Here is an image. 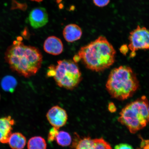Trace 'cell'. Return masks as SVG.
Returning a JSON list of instances; mask_svg holds the SVG:
<instances>
[{
  "label": "cell",
  "instance_id": "7",
  "mask_svg": "<svg viewBox=\"0 0 149 149\" xmlns=\"http://www.w3.org/2000/svg\"><path fill=\"white\" fill-rule=\"evenodd\" d=\"M74 135L73 149H112L111 145L103 139H92L88 136L81 138L77 134Z\"/></svg>",
  "mask_w": 149,
  "mask_h": 149
},
{
  "label": "cell",
  "instance_id": "9",
  "mask_svg": "<svg viewBox=\"0 0 149 149\" xmlns=\"http://www.w3.org/2000/svg\"><path fill=\"white\" fill-rule=\"evenodd\" d=\"M29 20L33 29H37L44 26L48 22V16L45 8L37 7L33 9L30 13Z\"/></svg>",
  "mask_w": 149,
  "mask_h": 149
},
{
  "label": "cell",
  "instance_id": "20",
  "mask_svg": "<svg viewBox=\"0 0 149 149\" xmlns=\"http://www.w3.org/2000/svg\"><path fill=\"white\" fill-rule=\"evenodd\" d=\"M114 149H134L131 145L126 144V143H122V144L117 145L115 146Z\"/></svg>",
  "mask_w": 149,
  "mask_h": 149
},
{
  "label": "cell",
  "instance_id": "26",
  "mask_svg": "<svg viewBox=\"0 0 149 149\" xmlns=\"http://www.w3.org/2000/svg\"><path fill=\"white\" fill-rule=\"evenodd\" d=\"M148 111H149V108H148Z\"/></svg>",
  "mask_w": 149,
  "mask_h": 149
},
{
  "label": "cell",
  "instance_id": "3",
  "mask_svg": "<svg viewBox=\"0 0 149 149\" xmlns=\"http://www.w3.org/2000/svg\"><path fill=\"white\" fill-rule=\"evenodd\" d=\"M136 75L130 67L122 66L113 69L106 84L111 97L124 100L131 97L139 87Z\"/></svg>",
  "mask_w": 149,
  "mask_h": 149
},
{
  "label": "cell",
  "instance_id": "25",
  "mask_svg": "<svg viewBox=\"0 0 149 149\" xmlns=\"http://www.w3.org/2000/svg\"><path fill=\"white\" fill-rule=\"evenodd\" d=\"M137 149H144V148H142V147H141V148H137Z\"/></svg>",
  "mask_w": 149,
  "mask_h": 149
},
{
  "label": "cell",
  "instance_id": "2",
  "mask_svg": "<svg viewBox=\"0 0 149 149\" xmlns=\"http://www.w3.org/2000/svg\"><path fill=\"white\" fill-rule=\"evenodd\" d=\"M116 52L113 46L103 36L80 48L73 59L77 63L81 61L87 68L101 72L114 63Z\"/></svg>",
  "mask_w": 149,
  "mask_h": 149
},
{
  "label": "cell",
  "instance_id": "19",
  "mask_svg": "<svg viewBox=\"0 0 149 149\" xmlns=\"http://www.w3.org/2000/svg\"><path fill=\"white\" fill-rule=\"evenodd\" d=\"M110 0H93V3L96 6L102 7L107 6L110 2Z\"/></svg>",
  "mask_w": 149,
  "mask_h": 149
},
{
  "label": "cell",
  "instance_id": "6",
  "mask_svg": "<svg viewBox=\"0 0 149 149\" xmlns=\"http://www.w3.org/2000/svg\"><path fill=\"white\" fill-rule=\"evenodd\" d=\"M128 48L131 51L130 57H133L139 49H149V30L138 26L130 33Z\"/></svg>",
  "mask_w": 149,
  "mask_h": 149
},
{
  "label": "cell",
  "instance_id": "13",
  "mask_svg": "<svg viewBox=\"0 0 149 149\" xmlns=\"http://www.w3.org/2000/svg\"><path fill=\"white\" fill-rule=\"evenodd\" d=\"M130 107L138 112L147 122L149 123L148 102L146 96H143L129 104Z\"/></svg>",
  "mask_w": 149,
  "mask_h": 149
},
{
  "label": "cell",
  "instance_id": "17",
  "mask_svg": "<svg viewBox=\"0 0 149 149\" xmlns=\"http://www.w3.org/2000/svg\"><path fill=\"white\" fill-rule=\"evenodd\" d=\"M58 144L62 147L70 146L72 142V138L70 134L64 131L59 132L56 136L55 141Z\"/></svg>",
  "mask_w": 149,
  "mask_h": 149
},
{
  "label": "cell",
  "instance_id": "14",
  "mask_svg": "<svg viewBox=\"0 0 149 149\" xmlns=\"http://www.w3.org/2000/svg\"><path fill=\"white\" fill-rule=\"evenodd\" d=\"M8 143L12 149H23L26 143V139L22 134L15 133L11 134Z\"/></svg>",
  "mask_w": 149,
  "mask_h": 149
},
{
  "label": "cell",
  "instance_id": "12",
  "mask_svg": "<svg viewBox=\"0 0 149 149\" xmlns=\"http://www.w3.org/2000/svg\"><path fill=\"white\" fill-rule=\"evenodd\" d=\"M82 35V31L79 26L70 24L64 28L63 35L67 42H72L79 40Z\"/></svg>",
  "mask_w": 149,
  "mask_h": 149
},
{
  "label": "cell",
  "instance_id": "18",
  "mask_svg": "<svg viewBox=\"0 0 149 149\" xmlns=\"http://www.w3.org/2000/svg\"><path fill=\"white\" fill-rule=\"evenodd\" d=\"M59 128L53 127L49 130L48 134V140L49 142H53L55 141L56 136L59 132Z\"/></svg>",
  "mask_w": 149,
  "mask_h": 149
},
{
  "label": "cell",
  "instance_id": "15",
  "mask_svg": "<svg viewBox=\"0 0 149 149\" xmlns=\"http://www.w3.org/2000/svg\"><path fill=\"white\" fill-rule=\"evenodd\" d=\"M17 82L15 78L10 75H7L1 80V85L2 88L5 92L13 93L17 85Z\"/></svg>",
  "mask_w": 149,
  "mask_h": 149
},
{
  "label": "cell",
  "instance_id": "10",
  "mask_svg": "<svg viewBox=\"0 0 149 149\" xmlns=\"http://www.w3.org/2000/svg\"><path fill=\"white\" fill-rule=\"evenodd\" d=\"M44 49L47 53L53 55H58L62 53L64 46L62 41L57 37H48L45 41Z\"/></svg>",
  "mask_w": 149,
  "mask_h": 149
},
{
  "label": "cell",
  "instance_id": "11",
  "mask_svg": "<svg viewBox=\"0 0 149 149\" xmlns=\"http://www.w3.org/2000/svg\"><path fill=\"white\" fill-rule=\"evenodd\" d=\"M15 121L10 116L0 118V142L8 143Z\"/></svg>",
  "mask_w": 149,
  "mask_h": 149
},
{
  "label": "cell",
  "instance_id": "8",
  "mask_svg": "<svg viewBox=\"0 0 149 149\" xmlns=\"http://www.w3.org/2000/svg\"><path fill=\"white\" fill-rule=\"evenodd\" d=\"M46 116L52 126L58 128L66 124L68 118L66 110L58 105L52 107L47 112Z\"/></svg>",
  "mask_w": 149,
  "mask_h": 149
},
{
  "label": "cell",
  "instance_id": "16",
  "mask_svg": "<svg viewBox=\"0 0 149 149\" xmlns=\"http://www.w3.org/2000/svg\"><path fill=\"white\" fill-rule=\"evenodd\" d=\"M47 146L45 140L40 136L31 138L27 144L28 149H46Z\"/></svg>",
  "mask_w": 149,
  "mask_h": 149
},
{
  "label": "cell",
  "instance_id": "21",
  "mask_svg": "<svg viewBox=\"0 0 149 149\" xmlns=\"http://www.w3.org/2000/svg\"><path fill=\"white\" fill-rule=\"evenodd\" d=\"M141 147L144 149H149V141L142 139L141 143Z\"/></svg>",
  "mask_w": 149,
  "mask_h": 149
},
{
  "label": "cell",
  "instance_id": "24",
  "mask_svg": "<svg viewBox=\"0 0 149 149\" xmlns=\"http://www.w3.org/2000/svg\"><path fill=\"white\" fill-rule=\"evenodd\" d=\"M31 1H36L37 2H40L42 1L43 0H31Z\"/></svg>",
  "mask_w": 149,
  "mask_h": 149
},
{
  "label": "cell",
  "instance_id": "27",
  "mask_svg": "<svg viewBox=\"0 0 149 149\" xmlns=\"http://www.w3.org/2000/svg\"><path fill=\"white\" fill-rule=\"evenodd\" d=\"M0 98H1V96H0Z\"/></svg>",
  "mask_w": 149,
  "mask_h": 149
},
{
  "label": "cell",
  "instance_id": "1",
  "mask_svg": "<svg viewBox=\"0 0 149 149\" xmlns=\"http://www.w3.org/2000/svg\"><path fill=\"white\" fill-rule=\"evenodd\" d=\"M5 59L13 71L26 78L35 75L41 67L42 56L38 48L15 40L5 52Z\"/></svg>",
  "mask_w": 149,
  "mask_h": 149
},
{
  "label": "cell",
  "instance_id": "5",
  "mask_svg": "<svg viewBox=\"0 0 149 149\" xmlns=\"http://www.w3.org/2000/svg\"><path fill=\"white\" fill-rule=\"evenodd\" d=\"M118 121L127 127L130 133H135L143 129L148 122L136 111L128 104L121 111Z\"/></svg>",
  "mask_w": 149,
  "mask_h": 149
},
{
  "label": "cell",
  "instance_id": "23",
  "mask_svg": "<svg viewBox=\"0 0 149 149\" xmlns=\"http://www.w3.org/2000/svg\"><path fill=\"white\" fill-rule=\"evenodd\" d=\"M127 47L126 46L125 47V45L123 46L120 49L121 53L124 54H125L126 52H127Z\"/></svg>",
  "mask_w": 149,
  "mask_h": 149
},
{
  "label": "cell",
  "instance_id": "22",
  "mask_svg": "<svg viewBox=\"0 0 149 149\" xmlns=\"http://www.w3.org/2000/svg\"><path fill=\"white\" fill-rule=\"evenodd\" d=\"M108 109H109V111L111 113L114 112L116 110V107H115L114 104L111 102L109 104Z\"/></svg>",
  "mask_w": 149,
  "mask_h": 149
},
{
  "label": "cell",
  "instance_id": "4",
  "mask_svg": "<svg viewBox=\"0 0 149 149\" xmlns=\"http://www.w3.org/2000/svg\"><path fill=\"white\" fill-rule=\"evenodd\" d=\"M47 74L53 76L59 87L70 90L76 88L82 79L77 63L68 59L58 61L56 66H50Z\"/></svg>",
  "mask_w": 149,
  "mask_h": 149
}]
</instances>
